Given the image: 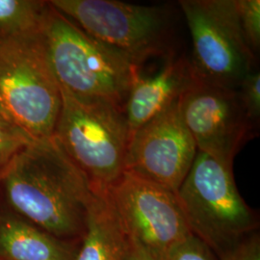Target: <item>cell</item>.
I'll use <instances>...</instances> for the list:
<instances>
[{
  "instance_id": "cell-18",
  "label": "cell",
  "mask_w": 260,
  "mask_h": 260,
  "mask_svg": "<svg viewBox=\"0 0 260 260\" xmlns=\"http://www.w3.org/2000/svg\"><path fill=\"white\" fill-rule=\"evenodd\" d=\"M166 260H219L205 243L191 235L168 254Z\"/></svg>"
},
{
  "instance_id": "cell-13",
  "label": "cell",
  "mask_w": 260,
  "mask_h": 260,
  "mask_svg": "<svg viewBox=\"0 0 260 260\" xmlns=\"http://www.w3.org/2000/svg\"><path fill=\"white\" fill-rule=\"evenodd\" d=\"M94 193L86 232L75 260H128L129 239L118 220L107 191Z\"/></svg>"
},
{
  "instance_id": "cell-16",
  "label": "cell",
  "mask_w": 260,
  "mask_h": 260,
  "mask_svg": "<svg viewBox=\"0 0 260 260\" xmlns=\"http://www.w3.org/2000/svg\"><path fill=\"white\" fill-rule=\"evenodd\" d=\"M242 30L252 51L257 56L260 47L259 0H235Z\"/></svg>"
},
{
  "instance_id": "cell-12",
  "label": "cell",
  "mask_w": 260,
  "mask_h": 260,
  "mask_svg": "<svg viewBox=\"0 0 260 260\" xmlns=\"http://www.w3.org/2000/svg\"><path fill=\"white\" fill-rule=\"evenodd\" d=\"M78 246L53 237L0 201V260H75Z\"/></svg>"
},
{
  "instance_id": "cell-8",
  "label": "cell",
  "mask_w": 260,
  "mask_h": 260,
  "mask_svg": "<svg viewBox=\"0 0 260 260\" xmlns=\"http://www.w3.org/2000/svg\"><path fill=\"white\" fill-rule=\"evenodd\" d=\"M107 194L128 239L153 259L166 260L193 235L176 193L167 188L123 174Z\"/></svg>"
},
{
  "instance_id": "cell-17",
  "label": "cell",
  "mask_w": 260,
  "mask_h": 260,
  "mask_svg": "<svg viewBox=\"0 0 260 260\" xmlns=\"http://www.w3.org/2000/svg\"><path fill=\"white\" fill-rule=\"evenodd\" d=\"M242 104L253 121L259 124L260 73L254 70L247 75L237 88Z\"/></svg>"
},
{
  "instance_id": "cell-20",
  "label": "cell",
  "mask_w": 260,
  "mask_h": 260,
  "mask_svg": "<svg viewBox=\"0 0 260 260\" xmlns=\"http://www.w3.org/2000/svg\"><path fill=\"white\" fill-rule=\"evenodd\" d=\"M128 260H155L153 259L143 249H141L137 244L129 240V253Z\"/></svg>"
},
{
  "instance_id": "cell-3",
  "label": "cell",
  "mask_w": 260,
  "mask_h": 260,
  "mask_svg": "<svg viewBox=\"0 0 260 260\" xmlns=\"http://www.w3.org/2000/svg\"><path fill=\"white\" fill-rule=\"evenodd\" d=\"M191 233L218 258L258 232L259 216L243 200L233 166L198 151L176 192Z\"/></svg>"
},
{
  "instance_id": "cell-2",
  "label": "cell",
  "mask_w": 260,
  "mask_h": 260,
  "mask_svg": "<svg viewBox=\"0 0 260 260\" xmlns=\"http://www.w3.org/2000/svg\"><path fill=\"white\" fill-rule=\"evenodd\" d=\"M47 58L59 86L76 98L124 107L139 68L98 42L51 6L43 24Z\"/></svg>"
},
{
  "instance_id": "cell-5",
  "label": "cell",
  "mask_w": 260,
  "mask_h": 260,
  "mask_svg": "<svg viewBox=\"0 0 260 260\" xmlns=\"http://www.w3.org/2000/svg\"><path fill=\"white\" fill-rule=\"evenodd\" d=\"M53 8L90 37L140 68L151 58L174 56L173 12L166 5L115 0H50Z\"/></svg>"
},
{
  "instance_id": "cell-1",
  "label": "cell",
  "mask_w": 260,
  "mask_h": 260,
  "mask_svg": "<svg viewBox=\"0 0 260 260\" xmlns=\"http://www.w3.org/2000/svg\"><path fill=\"white\" fill-rule=\"evenodd\" d=\"M95 193L55 138L32 141L0 177V201L57 239L79 245Z\"/></svg>"
},
{
  "instance_id": "cell-10",
  "label": "cell",
  "mask_w": 260,
  "mask_h": 260,
  "mask_svg": "<svg viewBox=\"0 0 260 260\" xmlns=\"http://www.w3.org/2000/svg\"><path fill=\"white\" fill-rule=\"evenodd\" d=\"M180 99L130 136L124 161V174L175 193L198 152L183 120Z\"/></svg>"
},
{
  "instance_id": "cell-4",
  "label": "cell",
  "mask_w": 260,
  "mask_h": 260,
  "mask_svg": "<svg viewBox=\"0 0 260 260\" xmlns=\"http://www.w3.org/2000/svg\"><path fill=\"white\" fill-rule=\"evenodd\" d=\"M61 94L53 137L93 192L107 191L124 174L129 131L123 107L103 100L79 99L62 88Z\"/></svg>"
},
{
  "instance_id": "cell-7",
  "label": "cell",
  "mask_w": 260,
  "mask_h": 260,
  "mask_svg": "<svg viewBox=\"0 0 260 260\" xmlns=\"http://www.w3.org/2000/svg\"><path fill=\"white\" fill-rule=\"evenodd\" d=\"M178 6L191 35L196 82L237 89L256 70L257 56L242 30L235 0H181Z\"/></svg>"
},
{
  "instance_id": "cell-19",
  "label": "cell",
  "mask_w": 260,
  "mask_h": 260,
  "mask_svg": "<svg viewBox=\"0 0 260 260\" xmlns=\"http://www.w3.org/2000/svg\"><path fill=\"white\" fill-rule=\"evenodd\" d=\"M219 260H260V235L252 233Z\"/></svg>"
},
{
  "instance_id": "cell-6",
  "label": "cell",
  "mask_w": 260,
  "mask_h": 260,
  "mask_svg": "<svg viewBox=\"0 0 260 260\" xmlns=\"http://www.w3.org/2000/svg\"><path fill=\"white\" fill-rule=\"evenodd\" d=\"M0 101L13 122L31 139L53 136L62 94L42 32L0 41Z\"/></svg>"
},
{
  "instance_id": "cell-11",
  "label": "cell",
  "mask_w": 260,
  "mask_h": 260,
  "mask_svg": "<svg viewBox=\"0 0 260 260\" xmlns=\"http://www.w3.org/2000/svg\"><path fill=\"white\" fill-rule=\"evenodd\" d=\"M194 82L189 58L185 56L169 57L156 75H138L123 107L129 137L177 102Z\"/></svg>"
},
{
  "instance_id": "cell-21",
  "label": "cell",
  "mask_w": 260,
  "mask_h": 260,
  "mask_svg": "<svg viewBox=\"0 0 260 260\" xmlns=\"http://www.w3.org/2000/svg\"><path fill=\"white\" fill-rule=\"evenodd\" d=\"M0 121H6V122L14 123L13 121L11 120L8 113L4 109V107H3L2 103H1V101H0ZM14 124H15V123H14Z\"/></svg>"
},
{
  "instance_id": "cell-14",
  "label": "cell",
  "mask_w": 260,
  "mask_h": 260,
  "mask_svg": "<svg viewBox=\"0 0 260 260\" xmlns=\"http://www.w3.org/2000/svg\"><path fill=\"white\" fill-rule=\"evenodd\" d=\"M47 7L44 0H0V41L40 34Z\"/></svg>"
},
{
  "instance_id": "cell-9",
  "label": "cell",
  "mask_w": 260,
  "mask_h": 260,
  "mask_svg": "<svg viewBox=\"0 0 260 260\" xmlns=\"http://www.w3.org/2000/svg\"><path fill=\"white\" fill-rule=\"evenodd\" d=\"M180 105L198 151L224 164L233 166L237 153L258 134L259 124L246 111L237 89L195 81Z\"/></svg>"
},
{
  "instance_id": "cell-15",
  "label": "cell",
  "mask_w": 260,
  "mask_h": 260,
  "mask_svg": "<svg viewBox=\"0 0 260 260\" xmlns=\"http://www.w3.org/2000/svg\"><path fill=\"white\" fill-rule=\"evenodd\" d=\"M32 141L34 140L16 124L0 121V177Z\"/></svg>"
}]
</instances>
